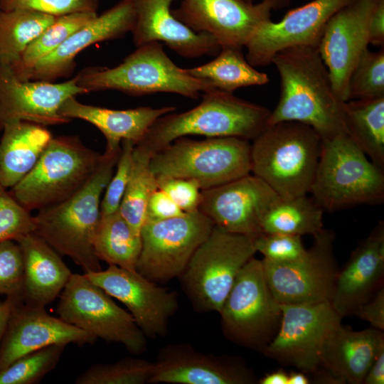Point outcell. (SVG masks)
Listing matches in <instances>:
<instances>
[{
	"mask_svg": "<svg viewBox=\"0 0 384 384\" xmlns=\"http://www.w3.org/2000/svg\"><path fill=\"white\" fill-rule=\"evenodd\" d=\"M141 248V236L134 233L119 210L101 215L94 240L95 252L100 261L137 270Z\"/></svg>",
	"mask_w": 384,
	"mask_h": 384,
	"instance_id": "d6a6232c",
	"label": "cell"
},
{
	"mask_svg": "<svg viewBox=\"0 0 384 384\" xmlns=\"http://www.w3.org/2000/svg\"><path fill=\"white\" fill-rule=\"evenodd\" d=\"M279 196L252 174L201 190L198 210L223 230L255 238L262 219Z\"/></svg>",
	"mask_w": 384,
	"mask_h": 384,
	"instance_id": "2e32d148",
	"label": "cell"
},
{
	"mask_svg": "<svg viewBox=\"0 0 384 384\" xmlns=\"http://www.w3.org/2000/svg\"><path fill=\"white\" fill-rule=\"evenodd\" d=\"M134 22L135 11L131 1L120 0L73 33L55 50L40 60L28 75L27 80L53 82L70 75L80 52L95 43L123 37L132 32Z\"/></svg>",
	"mask_w": 384,
	"mask_h": 384,
	"instance_id": "603a6c76",
	"label": "cell"
},
{
	"mask_svg": "<svg viewBox=\"0 0 384 384\" xmlns=\"http://www.w3.org/2000/svg\"><path fill=\"white\" fill-rule=\"evenodd\" d=\"M256 252L253 238L214 225L179 277L193 308L219 313L238 273Z\"/></svg>",
	"mask_w": 384,
	"mask_h": 384,
	"instance_id": "9c48e42d",
	"label": "cell"
},
{
	"mask_svg": "<svg viewBox=\"0 0 384 384\" xmlns=\"http://www.w3.org/2000/svg\"><path fill=\"white\" fill-rule=\"evenodd\" d=\"M97 13L80 12L57 16L26 48L21 59L11 66L13 72L21 80L42 59L55 50L73 33L93 19Z\"/></svg>",
	"mask_w": 384,
	"mask_h": 384,
	"instance_id": "d590c367",
	"label": "cell"
},
{
	"mask_svg": "<svg viewBox=\"0 0 384 384\" xmlns=\"http://www.w3.org/2000/svg\"><path fill=\"white\" fill-rule=\"evenodd\" d=\"M158 188L166 193L184 213L198 210L201 189L193 181L175 177H158Z\"/></svg>",
	"mask_w": 384,
	"mask_h": 384,
	"instance_id": "f6af8a7d",
	"label": "cell"
},
{
	"mask_svg": "<svg viewBox=\"0 0 384 384\" xmlns=\"http://www.w3.org/2000/svg\"><path fill=\"white\" fill-rule=\"evenodd\" d=\"M174 16L196 33L212 36L221 47L242 48L264 22L271 9L263 1L245 0H181Z\"/></svg>",
	"mask_w": 384,
	"mask_h": 384,
	"instance_id": "d6986e66",
	"label": "cell"
},
{
	"mask_svg": "<svg viewBox=\"0 0 384 384\" xmlns=\"http://www.w3.org/2000/svg\"><path fill=\"white\" fill-rule=\"evenodd\" d=\"M373 1L352 0L336 11L317 46L334 91L344 102L352 70L369 45L368 25Z\"/></svg>",
	"mask_w": 384,
	"mask_h": 384,
	"instance_id": "ac0fdd59",
	"label": "cell"
},
{
	"mask_svg": "<svg viewBox=\"0 0 384 384\" xmlns=\"http://www.w3.org/2000/svg\"><path fill=\"white\" fill-rule=\"evenodd\" d=\"M322 139L310 126L284 121L267 127L251 144V174L280 197L309 193L321 150Z\"/></svg>",
	"mask_w": 384,
	"mask_h": 384,
	"instance_id": "277c9868",
	"label": "cell"
},
{
	"mask_svg": "<svg viewBox=\"0 0 384 384\" xmlns=\"http://www.w3.org/2000/svg\"><path fill=\"white\" fill-rule=\"evenodd\" d=\"M154 363L136 358H125L112 363L91 366L75 380L76 384L149 383Z\"/></svg>",
	"mask_w": 384,
	"mask_h": 384,
	"instance_id": "8d00e7d4",
	"label": "cell"
},
{
	"mask_svg": "<svg viewBox=\"0 0 384 384\" xmlns=\"http://www.w3.org/2000/svg\"><path fill=\"white\" fill-rule=\"evenodd\" d=\"M176 110L172 106L112 110L81 103L72 97L61 105L60 114L69 120L78 119L94 125L105 138V154L119 155L123 141L137 144L158 118Z\"/></svg>",
	"mask_w": 384,
	"mask_h": 384,
	"instance_id": "484cf974",
	"label": "cell"
},
{
	"mask_svg": "<svg viewBox=\"0 0 384 384\" xmlns=\"http://www.w3.org/2000/svg\"><path fill=\"white\" fill-rule=\"evenodd\" d=\"M313 237L306 255L296 261L262 260L267 283L281 304L331 303L339 272L334 254L335 235L324 228Z\"/></svg>",
	"mask_w": 384,
	"mask_h": 384,
	"instance_id": "4fadbf2b",
	"label": "cell"
},
{
	"mask_svg": "<svg viewBox=\"0 0 384 384\" xmlns=\"http://www.w3.org/2000/svg\"><path fill=\"white\" fill-rule=\"evenodd\" d=\"M280 306L279 329L261 353L284 366L313 373L321 366L326 338L343 317L330 302Z\"/></svg>",
	"mask_w": 384,
	"mask_h": 384,
	"instance_id": "5bb4252c",
	"label": "cell"
},
{
	"mask_svg": "<svg viewBox=\"0 0 384 384\" xmlns=\"http://www.w3.org/2000/svg\"><path fill=\"white\" fill-rule=\"evenodd\" d=\"M280 77V95L268 124L298 122L312 127L322 139L348 134L344 101L334 91L316 47L284 49L272 58Z\"/></svg>",
	"mask_w": 384,
	"mask_h": 384,
	"instance_id": "6da1fadb",
	"label": "cell"
},
{
	"mask_svg": "<svg viewBox=\"0 0 384 384\" xmlns=\"http://www.w3.org/2000/svg\"><path fill=\"white\" fill-rule=\"evenodd\" d=\"M104 158L77 136L53 137L34 168L9 192L31 212L58 203L78 191Z\"/></svg>",
	"mask_w": 384,
	"mask_h": 384,
	"instance_id": "52a82bcc",
	"label": "cell"
},
{
	"mask_svg": "<svg viewBox=\"0 0 384 384\" xmlns=\"http://www.w3.org/2000/svg\"><path fill=\"white\" fill-rule=\"evenodd\" d=\"M23 258L14 240L0 242V294L23 298Z\"/></svg>",
	"mask_w": 384,
	"mask_h": 384,
	"instance_id": "b9f144b4",
	"label": "cell"
},
{
	"mask_svg": "<svg viewBox=\"0 0 384 384\" xmlns=\"http://www.w3.org/2000/svg\"><path fill=\"white\" fill-rule=\"evenodd\" d=\"M257 252L273 262L288 263L303 257L306 252L302 236L262 233L254 238Z\"/></svg>",
	"mask_w": 384,
	"mask_h": 384,
	"instance_id": "60d3db41",
	"label": "cell"
},
{
	"mask_svg": "<svg viewBox=\"0 0 384 384\" xmlns=\"http://www.w3.org/2000/svg\"><path fill=\"white\" fill-rule=\"evenodd\" d=\"M152 156L144 148L135 145L129 181L119 208L122 216L139 236L146 220L149 198L158 189L157 178L150 168Z\"/></svg>",
	"mask_w": 384,
	"mask_h": 384,
	"instance_id": "e575fe53",
	"label": "cell"
},
{
	"mask_svg": "<svg viewBox=\"0 0 384 384\" xmlns=\"http://www.w3.org/2000/svg\"><path fill=\"white\" fill-rule=\"evenodd\" d=\"M66 345L53 344L26 354L0 371V384H36L52 371Z\"/></svg>",
	"mask_w": 384,
	"mask_h": 384,
	"instance_id": "74e56055",
	"label": "cell"
},
{
	"mask_svg": "<svg viewBox=\"0 0 384 384\" xmlns=\"http://www.w3.org/2000/svg\"><path fill=\"white\" fill-rule=\"evenodd\" d=\"M58 297V315L69 324L97 339L120 343L132 354L146 350V337L129 312L85 274L73 273Z\"/></svg>",
	"mask_w": 384,
	"mask_h": 384,
	"instance_id": "8fae6325",
	"label": "cell"
},
{
	"mask_svg": "<svg viewBox=\"0 0 384 384\" xmlns=\"http://www.w3.org/2000/svg\"><path fill=\"white\" fill-rule=\"evenodd\" d=\"M2 127H3V122H2V119H1V116L0 113V131L2 130Z\"/></svg>",
	"mask_w": 384,
	"mask_h": 384,
	"instance_id": "11a10c76",
	"label": "cell"
},
{
	"mask_svg": "<svg viewBox=\"0 0 384 384\" xmlns=\"http://www.w3.org/2000/svg\"><path fill=\"white\" fill-rule=\"evenodd\" d=\"M34 230V215L0 183V242L16 241Z\"/></svg>",
	"mask_w": 384,
	"mask_h": 384,
	"instance_id": "ab89813d",
	"label": "cell"
},
{
	"mask_svg": "<svg viewBox=\"0 0 384 384\" xmlns=\"http://www.w3.org/2000/svg\"><path fill=\"white\" fill-rule=\"evenodd\" d=\"M363 384H383L384 383V348H382L366 373Z\"/></svg>",
	"mask_w": 384,
	"mask_h": 384,
	"instance_id": "681fc988",
	"label": "cell"
},
{
	"mask_svg": "<svg viewBox=\"0 0 384 384\" xmlns=\"http://www.w3.org/2000/svg\"><path fill=\"white\" fill-rule=\"evenodd\" d=\"M309 193L329 212L383 204L384 169L372 162L348 134L322 139Z\"/></svg>",
	"mask_w": 384,
	"mask_h": 384,
	"instance_id": "5b68a950",
	"label": "cell"
},
{
	"mask_svg": "<svg viewBox=\"0 0 384 384\" xmlns=\"http://www.w3.org/2000/svg\"><path fill=\"white\" fill-rule=\"evenodd\" d=\"M149 383L252 384L253 371L240 358L204 353L188 344L161 348Z\"/></svg>",
	"mask_w": 384,
	"mask_h": 384,
	"instance_id": "7402d4cb",
	"label": "cell"
},
{
	"mask_svg": "<svg viewBox=\"0 0 384 384\" xmlns=\"http://www.w3.org/2000/svg\"><path fill=\"white\" fill-rule=\"evenodd\" d=\"M13 301L7 326L0 344V371L20 357L53 344H92V334L50 315L45 306Z\"/></svg>",
	"mask_w": 384,
	"mask_h": 384,
	"instance_id": "ffe728a7",
	"label": "cell"
},
{
	"mask_svg": "<svg viewBox=\"0 0 384 384\" xmlns=\"http://www.w3.org/2000/svg\"><path fill=\"white\" fill-rule=\"evenodd\" d=\"M383 278L384 221H379L339 270L331 306L342 317L353 314L383 287Z\"/></svg>",
	"mask_w": 384,
	"mask_h": 384,
	"instance_id": "d4e9b609",
	"label": "cell"
},
{
	"mask_svg": "<svg viewBox=\"0 0 384 384\" xmlns=\"http://www.w3.org/2000/svg\"><path fill=\"white\" fill-rule=\"evenodd\" d=\"M119 155L104 153L102 164L78 191L63 201L38 210L34 215L33 233L58 253L70 258L85 273L102 270L94 240L101 217V196Z\"/></svg>",
	"mask_w": 384,
	"mask_h": 384,
	"instance_id": "7a4b0ae2",
	"label": "cell"
},
{
	"mask_svg": "<svg viewBox=\"0 0 384 384\" xmlns=\"http://www.w3.org/2000/svg\"><path fill=\"white\" fill-rule=\"evenodd\" d=\"M13 301L6 297L4 302H0V344L4 335L10 316Z\"/></svg>",
	"mask_w": 384,
	"mask_h": 384,
	"instance_id": "f907efd6",
	"label": "cell"
},
{
	"mask_svg": "<svg viewBox=\"0 0 384 384\" xmlns=\"http://www.w3.org/2000/svg\"><path fill=\"white\" fill-rule=\"evenodd\" d=\"M213 226L199 210L166 220H146L141 230L137 271L156 284L179 277Z\"/></svg>",
	"mask_w": 384,
	"mask_h": 384,
	"instance_id": "7c38bea8",
	"label": "cell"
},
{
	"mask_svg": "<svg viewBox=\"0 0 384 384\" xmlns=\"http://www.w3.org/2000/svg\"><path fill=\"white\" fill-rule=\"evenodd\" d=\"M150 168L156 178L189 179L208 189L251 174V144L235 137H182L155 153Z\"/></svg>",
	"mask_w": 384,
	"mask_h": 384,
	"instance_id": "ba28073f",
	"label": "cell"
},
{
	"mask_svg": "<svg viewBox=\"0 0 384 384\" xmlns=\"http://www.w3.org/2000/svg\"><path fill=\"white\" fill-rule=\"evenodd\" d=\"M384 97V49L363 53L350 75L348 100Z\"/></svg>",
	"mask_w": 384,
	"mask_h": 384,
	"instance_id": "f35d334b",
	"label": "cell"
},
{
	"mask_svg": "<svg viewBox=\"0 0 384 384\" xmlns=\"http://www.w3.org/2000/svg\"><path fill=\"white\" fill-rule=\"evenodd\" d=\"M352 0H313L289 11L278 22L262 23L245 47L253 67L266 66L281 50L292 47L318 46L330 17Z\"/></svg>",
	"mask_w": 384,
	"mask_h": 384,
	"instance_id": "e0dca14e",
	"label": "cell"
},
{
	"mask_svg": "<svg viewBox=\"0 0 384 384\" xmlns=\"http://www.w3.org/2000/svg\"><path fill=\"white\" fill-rule=\"evenodd\" d=\"M242 49L221 47L213 60L186 70L190 75L206 82L214 89L228 93L242 87L268 83V75L250 65Z\"/></svg>",
	"mask_w": 384,
	"mask_h": 384,
	"instance_id": "4dcf8cb0",
	"label": "cell"
},
{
	"mask_svg": "<svg viewBox=\"0 0 384 384\" xmlns=\"http://www.w3.org/2000/svg\"><path fill=\"white\" fill-rule=\"evenodd\" d=\"M245 1L247 2H250V3H254V0H245Z\"/></svg>",
	"mask_w": 384,
	"mask_h": 384,
	"instance_id": "9f6ffc18",
	"label": "cell"
},
{
	"mask_svg": "<svg viewBox=\"0 0 384 384\" xmlns=\"http://www.w3.org/2000/svg\"><path fill=\"white\" fill-rule=\"evenodd\" d=\"M100 0H0V9H27L53 16L97 13Z\"/></svg>",
	"mask_w": 384,
	"mask_h": 384,
	"instance_id": "ee69618b",
	"label": "cell"
},
{
	"mask_svg": "<svg viewBox=\"0 0 384 384\" xmlns=\"http://www.w3.org/2000/svg\"><path fill=\"white\" fill-rule=\"evenodd\" d=\"M84 274L128 309L146 338L166 335L169 319L178 306L175 291L159 286L137 270L113 265L105 270Z\"/></svg>",
	"mask_w": 384,
	"mask_h": 384,
	"instance_id": "9a60e30c",
	"label": "cell"
},
{
	"mask_svg": "<svg viewBox=\"0 0 384 384\" xmlns=\"http://www.w3.org/2000/svg\"><path fill=\"white\" fill-rule=\"evenodd\" d=\"M288 373L282 369H278L267 373L258 380L260 384H287Z\"/></svg>",
	"mask_w": 384,
	"mask_h": 384,
	"instance_id": "816d5d0a",
	"label": "cell"
},
{
	"mask_svg": "<svg viewBox=\"0 0 384 384\" xmlns=\"http://www.w3.org/2000/svg\"><path fill=\"white\" fill-rule=\"evenodd\" d=\"M135 144L128 140L121 144V151L116 164V169L105 190L100 203L101 215H107L119 210L127 186L132 163Z\"/></svg>",
	"mask_w": 384,
	"mask_h": 384,
	"instance_id": "7bdbcfd3",
	"label": "cell"
},
{
	"mask_svg": "<svg viewBox=\"0 0 384 384\" xmlns=\"http://www.w3.org/2000/svg\"><path fill=\"white\" fill-rule=\"evenodd\" d=\"M0 139V183L11 188L36 166L53 138L45 126L22 120L4 123Z\"/></svg>",
	"mask_w": 384,
	"mask_h": 384,
	"instance_id": "f1b7e54d",
	"label": "cell"
},
{
	"mask_svg": "<svg viewBox=\"0 0 384 384\" xmlns=\"http://www.w3.org/2000/svg\"><path fill=\"white\" fill-rule=\"evenodd\" d=\"M371 327L356 331L341 324L326 338L321 353V366L342 384H361L379 351L384 334Z\"/></svg>",
	"mask_w": 384,
	"mask_h": 384,
	"instance_id": "4316f807",
	"label": "cell"
},
{
	"mask_svg": "<svg viewBox=\"0 0 384 384\" xmlns=\"http://www.w3.org/2000/svg\"><path fill=\"white\" fill-rule=\"evenodd\" d=\"M369 44L384 45V0H374L368 19Z\"/></svg>",
	"mask_w": 384,
	"mask_h": 384,
	"instance_id": "c3c4849f",
	"label": "cell"
},
{
	"mask_svg": "<svg viewBox=\"0 0 384 384\" xmlns=\"http://www.w3.org/2000/svg\"><path fill=\"white\" fill-rule=\"evenodd\" d=\"M135 11L132 31L133 43L139 47L151 42L164 43L185 58L216 55L218 41L207 33H196L179 21L172 13L176 0H129Z\"/></svg>",
	"mask_w": 384,
	"mask_h": 384,
	"instance_id": "cb8c5ba5",
	"label": "cell"
},
{
	"mask_svg": "<svg viewBox=\"0 0 384 384\" xmlns=\"http://www.w3.org/2000/svg\"><path fill=\"white\" fill-rule=\"evenodd\" d=\"M184 213L166 193L158 188L149 198L146 220H166Z\"/></svg>",
	"mask_w": 384,
	"mask_h": 384,
	"instance_id": "bcb514c9",
	"label": "cell"
},
{
	"mask_svg": "<svg viewBox=\"0 0 384 384\" xmlns=\"http://www.w3.org/2000/svg\"><path fill=\"white\" fill-rule=\"evenodd\" d=\"M271 10L281 9L289 5L291 0H262Z\"/></svg>",
	"mask_w": 384,
	"mask_h": 384,
	"instance_id": "db71d44e",
	"label": "cell"
},
{
	"mask_svg": "<svg viewBox=\"0 0 384 384\" xmlns=\"http://www.w3.org/2000/svg\"><path fill=\"white\" fill-rule=\"evenodd\" d=\"M306 373L302 371H292L288 374L287 384H309L310 380Z\"/></svg>",
	"mask_w": 384,
	"mask_h": 384,
	"instance_id": "f5cc1de1",
	"label": "cell"
},
{
	"mask_svg": "<svg viewBox=\"0 0 384 384\" xmlns=\"http://www.w3.org/2000/svg\"><path fill=\"white\" fill-rule=\"evenodd\" d=\"M75 78L89 92L114 90L134 96L164 92L197 99L214 89L176 65L159 42L137 47L115 67H87Z\"/></svg>",
	"mask_w": 384,
	"mask_h": 384,
	"instance_id": "8992f818",
	"label": "cell"
},
{
	"mask_svg": "<svg viewBox=\"0 0 384 384\" xmlns=\"http://www.w3.org/2000/svg\"><path fill=\"white\" fill-rule=\"evenodd\" d=\"M57 16L27 9H0V64L14 65Z\"/></svg>",
	"mask_w": 384,
	"mask_h": 384,
	"instance_id": "836d02e7",
	"label": "cell"
},
{
	"mask_svg": "<svg viewBox=\"0 0 384 384\" xmlns=\"http://www.w3.org/2000/svg\"><path fill=\"white\" fill-rule=\"evenodd\" d=\"M16 242L23 258V300L46 307L59 297L73 273L60 254L35 233Z\"/></svg>",
	"mask_w": 384,
	"mask_h": 384,
	"instance_id": "83f0119b",
	"label": "cell"
},
{
	"mask_svg": "<svg viewBox=\"0 0 384 384\" xmlns=\"http://www.w3.org/2000/svg\"><path fill=\"white\" fill-rule=\"evenodd\" d=\"M221 327L231 342L259 352L272 341L281 321L280 304L253 257L241 269L221 309Z\"/></svg>",
	"mask_w": 384,
	"mask_h": 384,
	"instance_id": "30bf717a",
	"label": "cell"
},
{
	"mask_svg": "<svg viewBox=\"0 0 384 384\" xmlns=\"http://www.w3.org/2000/svg\"><path fill=\"white\" fill-rule=\"evenodd\" d=\"M90 93L77 84L76 78L60 83L21 80L10 66L0 64V113L3 122L27 121L43 126L66 124L60 114L70 97Z\"/></svg>",
	"mask_w": 384,
	"mask_h": 384,
	"instance_id": "44dd1931",
	"label": "cell"
},
{
	"mask_svg": "<svg viewBox=\"0 0 384 384\" xmlns=\"http://www.w3.org/2000/svg\"><path fill=\"white\" fill-rule=\"evenodd\" d=\"M195 107L158 118L139 145L152 155L174 141L188 135L235 137L252 140L268 124L267 107L213 89L203 93Z\"/></svg>",
	"mask_w": 384,
	"mask_h": 384,
	"instance_id": "3957f363",
	"label": "cell"
},
{
	"mask_svg": "<svg viewBox=\"0 0 384 384\" xmlns=\"http://www.w3.org/2000/svg\"><path fill=\"white\" fill-rule=\"evenodd\" d=\"M324 211L307 194L279 197L265 215L262 233L314 236L324 229Z\"/></svg>",
	"mask_w": 384,
	"mask_h": 384,
	"instance_id": "1f68e13d",
	"label": "cell"
},
{
	"mask_svg": "<svg viewBox=\"0 0 384 384\" xmlns=\"http://www.w3.org/2000/svg\"><path fill=\"white\" fill-rule=\"evenodd\" d=\"M348 134L358 147L384 169V97L344 102Z\"/></svg>",
	"mask_w": 384,
	"mask_h": 384,
	"instance_id": "f546056e",
	"label": "cell"
},
{
	"mask_svg": "<svg viewBox=\"0 0 384 384\" xmlns=\"http://www.w3.org/2000/svg\"><path fill=\"white\" fill-rule=\"evenodd\" d=\"M354 315L370 323L372 327L384 330V289L380 288L368 302L360 305Z\"/></svg>",
	"mask_w": 384,
	"mask_h": 384,
	"instance_id": "7dc6e473",
	"label": "cell"
}]
</instances>
